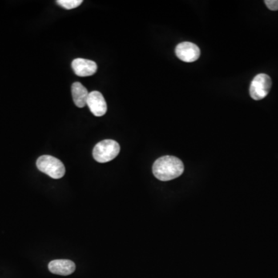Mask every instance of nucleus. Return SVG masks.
I'll list each match as a JSON object with an SVG mask.
<instances>
[{
  "mask_svg": "<svg viewBox=\"0 0 278 278\" xmlns=\"http://www.w3.org/2000/svg\"><path fill=\"white\" fill-rule=\"evenodd\" d=\"M264 2H265L267 8L271 10H273V11L278 10V0H266Z\"/></svg>",
  "mask_w": 278,
  "mask_h": 278,
  "instance_id": "11",
  "label": "nucleus"
},
{
  "mask_svg": "<svg viewBox=\"0 0 278 278\" xmlns=\"http://www.w3.org/2000/svg\"><path fill=\"white\" fill-rule=\"evenodd\" d=\"M37 166L40 171L53 179H61L64 175V165L61 160L51 155H42L37 161Z\"/></svg>",
  "mask_w": 278,
  "mask_h": 278,
  "instance_id": "2",
  "label": "nucleus"
},
{
  "mask_svg": "<svg viewBox=\"0 0 278 278\" xmlns=\"http://www.w3.org/2000/svg\"><path fill=\"white\" fill-rule=\"evenodd\" d=\"M72 97L74 104L78 107H84L87 105L89 93L87 88L80 82H75L72 85Z\"/></svg>",
  "mask_w": 278,
  "mask_h": 278,
  "instance_id": "9",
  "label": "nucleus"
},
{
  "mask_svg": "<svg viewBox=\"0 0 278 278\" xmlns=\"http://www.w3.org/2000/svg\"><path fill=\"white\" fill-rule=\"evenodd\" d=\"M153 174L159 180H172L180 176L184 171V165L176 157H161L157 159L152 166Z\"/></svg>",
  "mask_w": 278,
  "mask_h": 278,
  "instance_id": "1",
  "label": "nucleus"
},
{
  "mask_svg": "<svg viewBox=\"0 0 278 278\" xmlns=\"http://www.w3.org/2000/svg\"><path fill=\"white\" fill-rule=\"evenodd\" d=\"M83 2L82 0H57V3L66 9H75Z\"/></svg>",
  "mask_w": 278,
  "mask_h": 278,
  "instance_id": "10",
  "label": "nucleus"
},
{
  "mask_svg": "<svg viewBox=\"0 0 278 278\" xmlns=\"http://www.w3.org/2000/svg\"><path fill=\"white\" fill-rule=\"evenodd\" d=\"M119 152V144L115 141L107 139L96 145L93 150V156L97 162L105 163L115 159Z\"/></svg>",
  "mask_w": 278,
  "mask_h": 278,
  "instance_id": "3",
  "label": "nucleus"
},
{
  "mask_svg": "<svg viewBox=\"0 0 278 278\" xmlns=\"http://www.w3.org/2000/svg\"><path fill=\"white\" fill-rule=\"evenodd\" d=\"M87 105L94 116L102 117L107 112V104L102 93L92 91L89 93Z\"/></svg>",
  "mask_w": 278,
  "mask_h": 278,
  "instance_id": "6",
  "label": "nucleus"
},
{
  "mask_svg": "<svg viewBox=\"0 0 278 278\" xmlns=\"http://www.w3.org/2000/svg\"><path fill=\"white\" fill-rule=\"evenodd\" d=\"M71 65L76 75L79 76L81 78L92 76L98 70V65L94 61L82 58L74 60L72 61Z\"/></svg>",
  "mask_w": 278,
  "mask_h": 278,
  "instance_id": "7",
  "label": "nucleus"
},
{
  "mask_svg": "<svg viewBox=\"0 0 278 278\" xmlns=\"http://www.w3.org/2000/svg\"><path fill=\"white\" fill-rule=\"evenodd\" d=\"M48 268L54 275L67 276L75 271L76 266L70 260H54L48 264Z\"/></svg>",
  "mask_w": 278,
  "mask_h": 278,
  "instance_id": "8",
  "label": "nucleus"
},
{
  "mask_svg": "<svg viewBox=\"0 0 278 278\" xmlns=\"http://www.w3.org/2000/svg\"><path fill=\"white\" fill-rule=\"evenodd\" d=\"M175 54L181 61L191 63L197 61L200 56V50L192 43L183 42L175 48Z\"/></svg>",
  "mask_w": 278,
  "mask_h": 278,
  "instance_id": "5",
  "label": "nucleus"
},
{
  "mask_svg": "<svg viewBox=\"0 0 278 278\" xmlns=\"http://www.w3.org/2000/svg\"><path fill=\"white\" fill-rule=\"evenodd\" d=\"M272 86V81L267 74H260L254 78L250 87L251 98L260 101L268 94Z\"/></svg>",
  "mask_w": 278,
  "mask_h": 278,
  "instance_id": "4",
  "label": "nucleus"
}]
</instances>
